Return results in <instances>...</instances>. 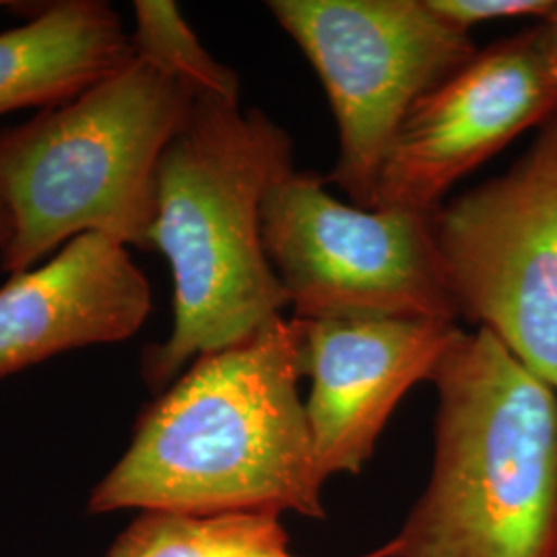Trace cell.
<instances>
[{
    "label": "cell",
    "mask_w": 557,
    "mask_h": 557,
    "mask_svg": "<svg viewBox=\"0 0 557 557\" xmlns=\"http://www.w3.org/2000/svg\"><path fill=\"white\" fill-rule=\"evenodd\" d=\"M301 320L195 359L140 416L89 512H296L324 518L306 403Z\"/></svg>",
    "instance_id": "cell-1"
},
{
    "label": "cell",
    "mask_w": 557,
    "mask_h": 557,
    "mask_svg": "<svg viewBox=\"0 0 557 557\" xmlns=\"http://www.w3.org/2000/svg\"><path fill=\"white\" fill-rule=\"evenodd\" d=\"M294 172V143L257 108L197 98L161 153L149 250L174 277V326L143 356L151 388L257 335L289 308L267 259L262 205Z\"/></svg>",
    "instance_id": "cell-2"
},
{
    "label": "cell",
    "mask_w": 557,
    "mask_h": 557,
    "mask_svg": "<svg viewBox=\"0 0 557 557\" xmlns=\"http://www.w3.org/2000/svg\"><path fill=\"white\" fill-rule=\"evenodd\" d=\"M438 388L425 492L391 557H557V393L490 331H460Z\"/></svg>",
    "instance_id": "cell-3"
},
{
    "label": "cell",
    "mask_w": 557,
    "mask_h": 557,
    "mask_svg": "<svg viewBox=\"0 0 557 557\" xmlns=\"http://www.w3.org/2000/svg\"><path fill=\"white\" fill-rule=\"evenodd\" d=\"M193 101L188 85L135 57L77 98L0 131V193L13 218L0 269L29 271L91 232L149 250L158 163Z\"/></svg>",
    "instance_id": "cell-4"
},
{
    "label": "cell",
    "mask_w": 557,
    "mask_h": 557,
    "mask_svg": "<svg viewBox=\"0 0 557 557\" xmlns=\"http://www.w3.org/2000/svg\"><path fill=\"white\" fill-rule=\"evenodd\" d=\"M269 11L314 66L338 128L337 184L374 209L380 172L403 120L478 54L471 34L428 0H271Z\"/></svg>",
    "instance_id": "cell-5"
},
{
    "label": "cell",
    "mask_w": 557,
    "mask_h": 557,
    "mask_svg": "<svg viewBox=\"0 0 557 557\" xmlns=\"http://www.w3.org/2000/svg\"><path fill=\"white\" fill-rule=\"evenodd\" d=\"M326 176L292 172L262 205V242L294 319L457 322L432 213L361 209Z\"/></svg>",
    "instance_id": "cell-6"
},
{
    "label": "cell",
    "mask_w": 557,
    "mask_h": 557,
    "mask_svg": "<svg viewBox=\"0 0 557 557\" xmlns=\"http://www.w3.org/2000/svg\"><path fill=\"white\" fill-rule=\"evenodd\" d=\"M432 230L458 319L557 393V112L508 172L444 200Z\"/></svg>",
    "instance_id": "cell-7"
},
{
    "label": "cell",
    "mask_w": 557,
    "mask_h": 557,
    "mask_svg": "<svg viewBox=\"0 0 557 557\" xmlns=\"http://www.w3.org/2000/svg\"><path fill=\"white\" fill-rule=\"evenodd\" d=\"M556 112L557 71L541 23L490 44L409 110L374 209L434 213L458 180Z\"/></svg>",
    "instance_id": "cell-8"
},
{
    "label": "cell",
    "mask_w": 557,
    "mask_h": 557,
    "mask_svg": "<svg viewBox=\"0 0 557 557\" xmlns=\"http://www.w3.org/2000/svg\"><path fill=\"white\" fill-rule=\"evenodd\" d=\"M301 324L306 418L320 475H359L400 398L432 380L460 326L432 319Z\"/></svg>",
    "instance_id": "cell-9"
},
{
    "label": "cell",
    "mask_w": 557,
    "mask_h": 557,
    "mask_svg": "<svg viewBox=\"0 0 557 557\" xmlns=\"http://www.w3.org/2000/svg\"><path fill=\"white\" fill-rule=\"evenodd\" d=\"M126 248L103 234H81L40 269L0 287V379L139 331L151 312V287Z\"/></svg>",
    "instance_id": "cell-10"
},
{
    "label": "cell",
    "mask_w": 557,
    "mask_h": 557,
    "mask_svg": "<svg viewBox=\"0 0 557 557\" xmlns=\"http://www.w3.org/2000/svg\"><path fill=\"white\" fill-rule=\"evenodd\" d=\"M133 59L131 36L108 2H50L0 34V116L73 100Z\"/></svg>",
    "instance_id": "cell-11"
},
{
    "label": "cell",
    "mask_w": 557,
    "mask_h": 557,
    "mask_svg": "<svg viewBox=\"0 0 557 557\" xmlns=\"http://www.w3.org/2000/svg\"><path fill=\"white\" fill-rule=\"evenodd\" d=\"M108 557H298L278 512L190 515L145 510L120 533ZM359 557H391L388 543Z\"/></svg>",
    "instance_id": "cell-12"
},
{
    "label": "cell",
    "mask_w": 557,
    "mask_h": 557,
    "mask_svg": "<svg viewBox=\"0 0 557 557\" xmlns=\"http://www.w3.org/2000/svg\"><path fill=\"white\" fill-rule=\"evenodd\" d=\"M135 57L182 81L197 98L239 103L238 73L213 59L170 0H137Z\"/></svg>",
    "instance_id": "cell-13"
},
{
    "label": "cell",
    "mask_w": 557,
    "mask_h": 557,
    "mask_svg": "<svg viewBox=\"0 0 557 557\" xmlns=\"http://www.w3.org/2000/svg\"><path fill=\"white\" fill-rule=\"evenodd\" d=\"M430 9L440 20L450 23L460 32L475 25L496 20L537 17L545 20L554 9L556 0H428Z\"/></svg>",
    "instance_id": "cell-14"
},
{
    "label": "cell",
    "mask_w": 557,
    "mask_h": 557,
    "mask_svg": "<svg viewBox=\"0 0 557 557\" xmlns=\"http://www.w3.org/2000/svg\"><path fill=\"white\" fill-rule=\"evenodd\" d=\"M541 27H543V36H545V44H547V50H549V57L552 62L556 66L557 71V4L556 9L545 17V20L539 21Z\"/></svg>",
    "instance_id": "cell-15"
},
{
    "label": "cell",
    "mask_w": 557,
    "mask_h": 557,
    "mask_svg": "<svg viewBox=\"0 0 557 557\" xmlns=\"http://www.w3.org/2000/svg\"><path fill=\"white\" fill-rule=\"evenodd\" d=\"M11 236H13V218H11L7 200L0 193V250L9 244Z\"/></svg>",
    "instance_id": "cell-16"
},
{
    "label": "cell",
    "mask_w": 557,
    "mask_h": 557,
    "mask_svg": "<svg viewBox=\"0 0 557 557\" xmlns=\"http://www.w3.org/2000/svg\"><path fill=\"white\" fill-rule=\"evenodd\" d=\"M2 7H15V2H0V9Z\"/></svg>",
    "instance_id": "cell-17"
}]
</instances>
